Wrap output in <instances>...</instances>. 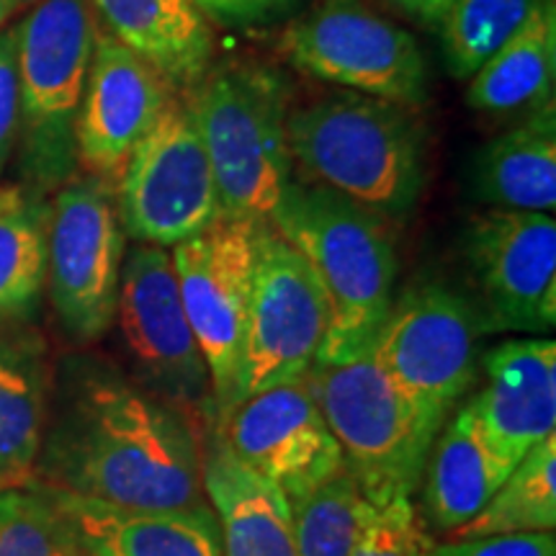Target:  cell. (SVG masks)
I'll return each instance as SVG.
<instances>
[{
  "label": "cell",
  "instance_id": "obj_16",
  "mask_svg": "<svg viewBox=\"0 0 556 556\" xmlns=\"http://www.w3.org/2000/svg\"><path fill=\"white\" fill-rule=\"evenodd\" d=\"M173 99V86L150 62L99 29L75 119V157L86 176L116 189Z\"/></svg>",
  "mask_w": 556,
  "mask_h": 556
},
{
  "label": "cell",
  "instance_id": "obj_2",
  "mask_svg": "<svg viewBox=\"0 0 556 556\" xmlns=\"http://www.w3.org/2000/svg\"><path fill=\"white\" fill-rule=\"evenodd\" d=\"M268 225L304 255L328 296L330 325L315 364L366 356L397 287L387 219L325 186L291 180Z\"/></svg>",
  "mask_w": 556,
  "mask_h": 556
},
{
  "label": "cell",
  "instance_id": "obj_31",
  "mask_svg": "<svg viewBox=\"0 0 556 556\" xmlns=\"http://www.w3.org/2000/svg\"><path fill=\"white\" fill-rule=\"evenodd\" d=\"M21 96H18V52L16 26L0 31V178L18 142Z\"/></svg>",
  "mask_w": 556,
  "mask_h": 556
},
{
  "label": "cell",
  "instance_id": "obj_14",
  "mask_svg": "<svg viewBox=\"0 0 556 556\" xmlns=\"http://www.w3.org/2000/svg\"><path fill=\"white\" fill-rule=\"evenodd\" d=\"M467 258L486 332H548L556 325V222L490 208L471 219Z\"/></svg>",
  "mask_w": 556,
  "mask_h": 556
},
{
  "label": "cell",
  "instance_id": "obj_19",
  "mask_svg": "<svg viewBox=\"0 0 556 556\" xmlns=\"http://www.w3.org/2000/svg\"><path fill=\"white\" fill-rule=\"evenodd\" d=\"M201 486L219 520L222 556H296L289 500L232 454L214 422L201 430Z\"/></svg>",
  "mask_w": 556,
  "mask_h": 556
},
{
  "label": "cell",
  "instance_id": "obj_33",
  "mask_svg": "<svg viewBox=\"0 0 556 556\" xmlns=\"http://www.w3.org/2000/svg\"><path fill=\"white\" fill-rule=\"evenodd\" d=\"M208 24L225 29H253L270 21L287 16L299 5V0H193Z\"/></svg>",
  "mask_w": 556,
  "mask_h": 556
},
{
  "label": "cell",
  "instance_id": "obj_4",
  "mask_svg": "<svg viewBox=\"0 0 556 556\" xmlns=\"http://www.w3.org/2000/svg\"><path fill=\"white\" fill-rule=\"evenodd\" d=\"M302 381L368 503L381 507L420 490L430 448L448 417L417 405L368 356L312 364Z\"/></svg>",
  "mask_w": 556,
  "mask_h": 556
},
{
  "label": "cell",
  "instance_id": "obj_32",
  "mask_svg": "<svg viewBox=\"0 0 556 556\" xmlns=\"http://www.w3.org/2000/svg\"><path fill=\"white\" fill-rule=\"evenodd\" d=\"M430 556H556V539L554 533L456 539L435 544Z\"/></svg>",
  "mask_w": 556,
  "mask_h": 556
},
{
  "label": "cell",
  "instance_id": "obj_26",
  "mask_svg": "<svg viewBox=\"0 0 556 556\" xmlns=\"http://www.w3.org/2000/svg\"><path fill=\"white\" fill-rule=\"evenodd\" d=\"M50 204L24 197L0 212V325L26 323L47 287Z\"/></svg>",
  "mask_w": 556,
  "mask_h": 556
},
{
  "label": "cell",
  "instance_id": "obj_24",
  "mask_svg": "<svg viewBox=\"0 0 556 556\" xmlns=\"http://www.w3.org/2000/svg\"><path fill=\"white\" fill-rule=\"evenodd\" d=\"M554 0H539L516 37L471 75L467 103L475 111L495 116L533 114L554 103Z\"/></svg>",
  "mask_w": 556,
  "mask_h": 556
},
{
  "label": "cell",
  "instance_id": "obj_12",
  "mask_svg": "<svg viewBox=\"0 0 556 556\" xmlns=\"http://www.w3.org/2000/svg\"><path fill=\"white\" fill-rule=\"evenodd\" d=\"M330 325L328 296L315 270L274 227L263 225L240 358L238 405L291 384L317 361Z\"/></svg>",
  "mask_w": 556,
  "mask_h": 556
},
{
  "label": "cell",
  "instance_id": "obj_6",
  "mask_svg": "<svg viewBox=\"0 0 556 556\" xmlns=\"http://www.w3.org/2000/svg\"><path fill=\"white\" fill-rule=\"evenodd\" d=\"M99 29L90 0H39L16 26L21 170L41 189L75 176V119Z\"/></svg>",
  "mask_w": 556,
  "mask_h": 556
},
{
  "label": "cell",
  "instance_id": "obj_8",
  "mask_svg": "<svg viewBox=\"0 0 556 556\" xmlns=\"http://www.w3.org/2000/svg\"><path fill=\"white\" fill-rule=\"evenodd\" d=\"M127 235L114 189L80 176L60 186L47 219V294L75 343L103 338L116 319Z\"/></svg>",
  "mask_w": 556,
  "mask_h": 556
},
{
  "label": "cell",
  "instance_id": "obj_5",
  "mask_svg": "<svg viewBox=\"0 0 556 556\" xmlns=\"http://www.w3.org/2000/svg\"><path fill=\"white\" fill-rule=\"evenodd\" d=\"M189 111L217 180L222 217L268 222L294 180L281 78L261 65L208 70Z\"/></svg>",
  "mask_w": 556,
  "mask_h": 556
},
{
  "label": "cell",
  "instance_id": "obj_3",
  "mask_svg": "<svg viewBox=\"0 0 556 556\" xmlns=\"http://www.w3.org/2000/svg\"><path fill=\"white\" fill-rule=\"evenodd\" d=\"M287 139L307 184L384 219L413 212L426 189V131L402 103L340 90L291 109Z\"/></svg>",
  "mask_w": 556,
  "mask_h": 556
},
{
  "label": "cell",
  "instance_id": "obj_9",
  "mask_svg": "<svg viewBox=\"0 0 556 556\" xmlns=\"http://www.w3.org/2000/svg\"><path fill=\"white\" fill-rule=\"evenodd\" d=\"M116 319L139 384L189 417L199 433L217 422L208 368L180 302L168 248L137 242L124 255Z\"/></svg>",
  "mask_w": 556,
  "mask_h": 556
},
{
  "label": "cell",
  "instance_id": "obj_15",
  "mask_svg": "<svg viewBox=\"0 0 556 556\" xmlns=\"http://www.w3.org/2000/svg\"><path fill=\"white\" fill-rule=\"evenodd\" d=\"M232 454L296 505L345 469L343 451L304 381L270 387L214 422Z\"/></svg>",
  "mask_w": 556,
  "mask_h": 556
},
{
  "label": "cell",
  "instance_id": "obj_22",
  "mask_svg": "<svg viewBox=\"0 0 556 556\" xmlns=\"http://www.w3.org/2000/svg\"><path fill=\"white\" fill-rule=\"evenodd\" d=\"M471 189L492 208L552 214L556 208L554 103L526 114L475 157Z\"/></svg>",
  "mask_w": 556,
  "mask_h": 556
},
{
  "label": "cell",
  "instance_id": "obj_34",
  "mask_svg": "<svg viewBox=\"0 0 556 556\" xmlns=\"http://www.w3.org/2000/svg\"><path fill=\"white\" fill-rule=\"evenodd\" d=\"M392 3L405 13H409V16L422 21V24L438 26V21H441L443 11L448 9L451 0H392Z\"/></svg>",
  "mask_w": 556,
  "mask_h": 556
},
{
  "label": "cell",
  "instance_id": "obj_25",
  "mask_svg": "<svg viewBox=\"0 0 556 556\" xmlns=\"http://www.w3.org/2000/svg\"><path fill=\"white\" fill-rule=\"evenodd\" d=\"M556 528V435H548L520 458L500 490L469 523L448 533V541L554 533Z\"/></svg>",
  "mask_w": 556,
  "mask_h": 556
},
{
  "label": "cell",
  "instance_id": "obj_37",
  "mask_svg": "<svg viewBox=\"0 0 556 556\" xmlns=\"http://www.w3.org/2000/svg\"><path fill=\"white\" fill-rule=\"evenodd\" d=\"M39 0H16V9H18V13H24V11H29L31 5H37Z\"/></svg>",
  "mask_w": 556,
  "mask_h": 556
},
{
  "label": "cell",
  "instance_id": "obj_21",
  "mask_svg": "<svg viewBox=\"0 0 556 556\" xmlns=\"http://www.w3.org/2000/svg\"><path fill=\"white\" fill-rule=\"evenodd\" d=\"M52 377L45 338L24 323L0 325V486H21L34 479Z\"/></svg>",
  "mask_w": 556,
  "mask_h": 556
},
{
  "label": "cell",
  "instance_id": "obj_35",
  "mask_svg": "<svg viewBox=\"0 0 556 556\" xmlns=\"http://www.w3.org/2000/svg\"><path fill=\"white\" fill-rule=\"evenodd\" d=\"M24 199V191L16 189V186H0V212Z\"/></svg>",
  "mask_w": 556,
  "mask_h": 556
},
{
  "label": "cell",
  "instance_id": "obj_10",
  "mask_svg": "<svg viewBox=\"0 0 556 556\" xmlns=\"http://www.w3.org/2000/svg\"><path fill=\"white\" fill-rule=\"evenodd\" d=\"M289 65L309 78L402 106L428 96V65L415 37L366 0H323L281 34Z\"/></svg>",
  "mask_w": 556,
  "mask_h": 556
},
{
  "label": "cell",
  "instance_id": "obj_29",
  "mask_svg": "<svg viewBox=\"0 0 556 556\" xmlns=\"http://www.w3.org/2000/svg\"><path fill=\"white\" fill-rule=\"evenodd\" d=\"M0 556H86L67 518L37 482L0 486Z\"/></svg>",
  "mask_w": 556,
  "mask_h": 556
},
{
  "label": "cell",
  "instance_id": "obj_1",
  "mask_svg": "<svg viewBox=\"0 0 556 556\" xmlns=\"http://www.w3.org/2000/svg\"><path fill=\"white\" fill-rule=\"evenodd\" d=\"M31 482L122 507H199V428L106 361L70 356L52 377Z\"/></svg>",
  "mask_w": 556,
  "mask_h": 556
},
{
  "label": "cell",
  "instance_id": "obj_30",
  "mask_svg": "<svg viewBox=\"0 0 556 556\" xmlns=\"http://www.w3.org/2000/svg\"><path fill=\"white\" fill-rule=\"evenodd\" d=\"M435 548L428 518L413 497H394L374 507L353 556H430Z\"/></svg>",
  "mask_w": 556,
  "mask_h": 556
},
{
  "label": "cell",
  "instance_id": "obj_23",
  "mask_svg": "<svg viewBox=\"0 0 556 556\" xmlns=\"http://www.w3.org/2000/svg\"><path fill=\"white\" fill-rule=\"evenodd\" d=\"M454 413L438 433L422 475L428 526L443 533L469 523L510 475L486 446L467 402Z\"/></svg>",
  "mask_w": 556,
  "mask_h": 556
},
{
  "label": "cell",
  "instance_id": "obj_36",
  "mask_svg": "<svg viewBox=\"0 0 556 556\" xmlns=\"http://www.w3.org/2000/svg\"><path fill=\"white\" fill-rule=\"evenodd\" d=\"M18 9H16V0H0V31H3V26L9 24V21L16 16Z\"/></svg>",
  "mask_w": 556,
  "mask_h": 556
},
{
  "label": "cell",
  "instance_id": "obj_17",
  "mask_svg": "<svg viewBox=\"0 0 556 556\" xmlns=\"http://www.w3.org/2000/svg\"><path fill=\"white\" fill-rule=\"evenodd\" d=\"M484 381L467 400L486 446L507 471L556 428V343L516 338L482 358Z\"/></svg>",
  "mask_w": 556,
  "mask_h": 556
},
{
  "label": "cell",
  "instance_id": "obj_13",
  "mask_svg": "<svg viewBox=\"0 0 556 556\" xmlns=\"http://www.w3.org/2000/svg\"><path fill=\"white\" fill-rule=\"evenodd\" d=\"M119 222L139 245L173 248L222 217L217 180L189 106L173 99L114 189Z\"/></svg>",
  "mask_w": 556,
  "mask_h": 556
},
{
  "label": "cell",
  "instance_id": "obj_11",
  "mask_svg": "<svg viewBox=\"0 0 556 556\" xmlns=\"http://www.w3.org/2000/svg\"><path fill=\"white\" fill-rule=\"evenodd\" d=\"M263 225L219 217L170 250L180 302L208 368L217 422L238 405L242 338Z\"/></svg>",
  "mask_w": 556,
  "mask_h": 556
},
{
  "label": "cell",
  "instance_id": "obj_18",
  "mask_svg": "<svg viewBox=\"0 0 556 556\" xmlns=\"http://www.w3.org/2000/svg\"><path fill=\"white\" fill-rule=\"evenodd\" d=\"M45 486V484H41ZM86 556H222L219 520L212 505L122 507L52 490Z\"/></svg>",
  "mask_w": 556,
  "mask_h": 556
},
{
  "label": "cell",
  "instance_id": "obj_28",
  "mask_svg": "<svg viewBox=\"0 0 556 556\" xmlns=\"http://www.w3.org/2000/svg\"><path fill=\"white\" fill-rule=\"evenodd\" d=\"M374 505L348 471L291 505L296 556H353Z\"/></svg>",
  "mask_w": 556,
  "mask_h": 556
},
{
  "label": "cell",
  "instance_id": "obj_27",
  "mask_svg": "<svg viewBox=\"0 0 556 556\" xmlns=\"http://www.w3.org/2000/svg\"><path fill=\"white\" fill-rule=\"evenodd\" d=\"M536 3L539 0H451L438 21L451 73L469 80L516 37Z\"/></svg>",
  "mask_w": 556,
  "mask_h": 556
},
{
  "label": "cell",
  "instance_id": "obj_20",
  "mask_svg": "<svg viewBox=\"0 0 556 556\" xmlns=\"http://www.w3.org/2000/svg\"><path fill=\"white\" fill-rule=\"evenodd\" d=\"M109 37L139 54L173 88H197L212 70L214 31L193 0H90Z\"/></svg>",
  "mask_w": 556,
  "mask_h": 556
},
{
  "label": "cell",
  "instance_id": "obj_7",
  "mask_svg": "<svg viewBox=\"0 0 556 556\" xmlns=\"http://www.w3.org/2000/svg\"><path fill=\"white\" fill-rule=\"evenodd\" d=\"M484 332L471 299L443 283H417L394 296L366 356L417 405L451 417L477 384Z\"/></svg>",
  "mask_w": 556,
  "mask_h": 556
}]
</instances>
